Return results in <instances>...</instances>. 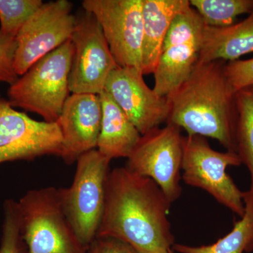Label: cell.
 I'll use <instances>...</instances> for the list:
<instances>
[{
	"instance_id": "11",
	"label": "cell",
	"mask_w": 253,
	"mask_h": 253,
	"mask_svg": "<svg viewBox=\"0 0 253 253\" xmlns=\"http://www.w3.org/2000/svg\"><path fill=\"white\" fill-rule=\"evenodd\" d=\"M67 0L43 3L16 37L14 66L18 76L46 54L71 40L76 16Z\"/></svg>"
},
{
	"instance_id": "21",
	"label": "cell",
	"mask_w": 253,
	"mask_h": 253,
	"mask_svg": "<svg viewBox=\"0 0 253 253\" xmlns=\"http://www.w3.org/2000/svg\"><path fill=\"white\" fill-rule=\"evenodd\" d=\"M42 4V0H0V31L16 38Z\"/></svg>"
},
{
	"instance_id": "2",
	"label": "cell",
	"mask_w": 253,
	"mask_h": 253,
	"mask_svg": "<svg viewBox=\"0 0 253 253\" xmlns=\"http://www.w3.org/2000/svg\"><path fill=\"white\" fill-rule=\"evenodd\" d=\"M226 61L198 63L188 79L168 96V124L183 128L187 135L216 139L236 153V92L225 73Z\"/></svg>"
},
{
	"instance_id": "5",
	"label": "cell",
	"mask_w": 253,
	"mask_h": 253,
	"mask_svg": "<svg viewBox=\"0 0 253 253\" xmlns=\"http://www.w3.org/2000/svg\"><path fill=\"white\" fill-rule=\"evenodd\" d=\"M111 161L97 149L88 151L76 161L72 184L59 189L65 214L86 248L96 239L104 214Z\"/></svg>"
},
{
	"instance_id": "4",
	"label": "cell",
	"mask_w": 253,
	"mask_h": 253,
	"mask_svg": "<svg viewBox=\"0 0 253 253\" xmlns=\"http://www.w3.org/2000/svg\"><path fill=\"white\" fill-rule=\"evenodd\" d=\"M20 230L29 253H86L70 224L59 189L28 191L18 201Z\"/></svg>"
},
{
	"instance_id": "26",
	"label": "cell",
	"mask_w": 253,
	"mask_h": 253,
	"mask_svg": "<svg viewBox=\"0 0 253 253\" xmlns=\"http://www.w3.org/2000/svg\"><path fill=\"white\" fill-rule=\"evenodd\" d=\"M174 253V251H173V250H172V251H171V252H170V253Z\"/></svg>"
},
{
	"instance_id": "9",
	"label": "cell",
	"mask_w": 253,
	"mask_h": 253,
	"mask_svg": "<svg viewBox=\"0 0 253 253\" xmlns=\"http://www.w3.org/2000/svg\"><path fill=\"white\" fill-rule=\"evenodd\" d=\"M71 41L74 52L68 78L70 91L99 95L104 90L110 74L119 66L101 26L91 13L84 11L76 16Z\"/></svg>"
},
{
	"instance_id": "17",
	"label": "cell",
	"mask_w": 253,
	"mask_h": 253,
	"mask_svg": "<svg viewBox=\"0 0 253 253\" xmlns=\"http://www.w3.org/2000/svg\"><path fill=\"white\" fill-rule=\"evenodd\" d=\"M99 96L102 118L97 150L111 160L127 158L141 134L106 91H103Z\"/></svg>"
},
{
	"instance_id": "22",
	"label": "cell",
	"mask_w": 253,
	"mask_h": 253,
	"mask_svg": "<svg viewBox=\"0 0 253 253\" xmlns=\"http://www.w3.org/2000/svg\"><path fill=\"white\" fill-rule=\"evenodd\" d=\"M3 208L4 221L0 253H29L20 230L18 202L13 199L6 200Z\"/></svg>"
},
{
	"instance_id": "13",
	"label": "cell",
	"mask_w": 253,
	"mask_h": 253,
	"mask_svg": "<svg viewBox=\"0 0 253 253\" xmlns=\"http://www.w3.org/2000/svg\"><path fill=\"white\" fill-rule=\"evenodd\" d=\"M143 76L136 68L118 67L104 88L141 135L168 122L171 109L168 97L156 94Z\"/></svg>"
},
{
	"instance_id": "16",
	"label": "cell",
	"mask_w": 253,
	"mask_h": 253,
	"mask_svg": "<svg viewBox=\"0 0 253 253\" xmlns=\"http://www.w3.org/2000/svg\"><path fill=\"white\" fill-rule=\"evenodd\" d=\"M253 52V11L241 22L226 27L205 24L199 62L232 61Z\"/></svg>"
},
{
	"instance_id": "23",
	"label": "cell",
	"mask_w": 253,
	"mask_h": 253,
	"mask_svg": "<svg viewBox=\"0 0 253 253\" xmlns=\"http://www.w3.org/2000/svg\"><path fill=\"white\" fill-rule=\"evenodd\" d=\"M16 49V38L0 31V83L11 85L19 78L14 66Z\"/></svg>"
},
{
	"instance_id": "25",
	"label": "cell",
	"mask_w": 253,
	"mask_h": 253,
	"mask_svg": "<svg viewBox=\"0 0 253 253\" xmlns=\"http://www.w3.org/2000/svg\"><path fill=\"white\" fill-rule=\"evenodd\" d=\"M86 253H139L129 244L113 238H96Z\"/></svg>"
},
{
	"instance_id": "7",
	"label": "cell",
	"mask_w": 253,
	"mask_h": 253,
	"mask_svg": "<svg viewBox=\"0 0 253 253\" xmlns=\"http://www.w3.org/2000/svg\"><path fill=\"white\" fill-rule=\"evenodd\" d=\"M183 139L180 128L167 124L141 135L126 167L154 181L171 204L181 196Z\"/></svg>"
},
{
	"instance_id": "3",
	"label": "cell",
	"mask_w": 253,
	"mask_h": 253,
	"mask_svg": "<svg viewBox=\"0 0 253 253\" xmlns=\"http://www.w3.org/2000/svg\"><path fill=\"white\" fill-rule=\"evenodd\" d=\"M73 52L69 40L35 63L10 85L11 106L39 114L45 122H57L71 92L68 78Z\"/></svg>"
},
{
	"instance_id": "19",
	"label": "cell",
	"mask_w": 253,
	"mask_h": 253,
	"mask_svg": "<svg viewBox=\"0 0 253 253\" xmlns=\"http://www.w3.org/2000/svg\"><path fill=\"white\" fill-rule=\"evenodd\" d=\"M236 153L247 168L253 188V85L235 94Z\"/></svg>"
},
{
	"instance_id": "8",
	"label": "cell",
	"mask_w": 253,
	"mask_h": 253,
	"mask_svg": "<svg viewBox=\"0 0 253 253\" xmlns=\"http://www.w3.org/2000/svg\"><path fill=\"white\" fill-rule=\"evenodd\" d=\"M205 23L194 8L176 16L169 28L154 75V91L169 96L188 79L199 62Z\"/></svg>"
},
{
	"instance_id": "18",
	"label": "cell",
	"mask_w": 253,
	"mask_h": 253,
	"mask_svg": "<svg viewBox=\"0 0 253 253\" xmlns=\"http://www.w3.org/2000/svg\"><path fill=\"white\" fill-rule=\"evenodd\" d=\"M245 212L232 230L214 244L190 246L174 244L173 251L179 253H244L253 251V188L244 191Z\"/></svg>"
},
{
	"instance_id": "6",
	"label": "cell",
	"mask_w": 253,
	"mask_h": 253,
	"mask_svg": "<svg viewBox=\"0 0 253 253\" xmlns=\"http://www.w3.org/2000/svg\"><path fill=\"white\" fill-rule=\"evenodd\" d=\"M241 164L237 153L215 151L204 136H184L181 179L188 185L207 191L240 217L245 212L244 191L236 186L226 169Z\"/></svg>"
},
{
	"instance_id": "15",
	"label": "cell",
	"mask_w": 253,
	"mask_h": 253,
	"mask_svg": "<svg viewBox=\"0 0 253 253\" xmlns=\"http://www.w3.org/2000/svg\"><path fill=\"white\" fill-rule=\"evenodd\" d=\"M142 3L141 73L154 74L169 28L191 4L189 0H142Z\"/></svg>"
},
{
	"instance_id": "14",
	"label": "cell",
	"mask_w": 253,
	"mask_h": 253,
	"mask_svg": "<svg viewBox=\"0 0 253 253\" xmlns=\"http://www.w3.org/2000/svg\"><path fill=\"white\" fill-rule=\"evenodd\" d=\"M102 109L99 95L72 94L68 96L58 120L62 136L61 158L66 164L96 149L101 131Z\"/></svg>"
},
{
	"instance_id": "12",
	"label": "cell",
	"mask_w": 253,
	"mask_h": 253,
	"mask_svg": "<svg viewBox=\"0 0 253 253\" xmlns=\"http://www.w3.org/2000/svg\"><path fill=\"white\" fill-rule=\"evenodd\" d=\"M61 153L62 136L57 122L32 119L0 97V164L46 155L61 157Z\"/></svg>"
},
{
	"instance_id": "24",
	"label": "cell",
	"mask_w": 253,
	"mask_h": 253,
	"mask_svg": "<svg viewBox=\"0 0 253 253\" xmlns=\"http://www.w3.org/2000/svg\"><path fill=\"white\" fill-rule=\"evenodd\" d=\"M225 73L229 84L235 92L253 85V58L226 62Z\"/></svg>"
},
{
	"instance_id": "20",
	"label": "cell",
	"mask_w": 253,
	"mask_h": 253,
	"mask_svg": "<svg viewBox=\"0 0 253 253\" xmlns=\"http://www.w3.org/2000/svg\"><path fill=\"white\" fill-rule=\"evenodd\" d=\"M190 4L211 27L231 26L238 16L253 11V0H190Z\"/></svg>"
},
{
	"instance_id": "1",
	"label": "cell",
	"mask_w": 253,
	"mask_h": 253,
	"mask_svg": "<svg viewBox=\"0 0 253 253\" xmlns=\"http://www.w3.org/2000/svg\"><path fill=\"white\" fill-rule=\"evenodd\" d=\"M171 203L158 184L127 168L110 170L96 238H113L139 253H169L174 244Z\"/></svg>"
},
{
	"instance_id": "10",
	"label": "cell",
	"mask_w": 253,
	"mask_h": 253,
	"mask_svg": "<svg viewBox=\"0 0 253 253\" xmlns=\"http://www.w3.org/2000/svg\"><path fill=\"white\" fill-rule=\"evenodd\" d=\"M82 5L99 23L118 66L141 71L142 0H84Z\"/></svg>"
}]
</instances>
